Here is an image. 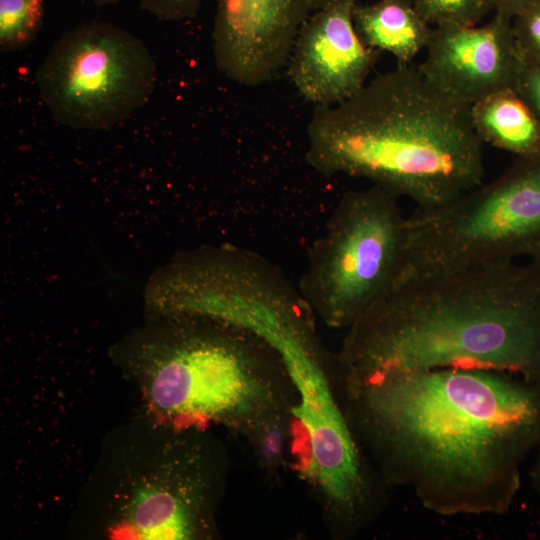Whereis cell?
Segmentation results:
<instances>
[{"instance_id":"obj_18","label":"cell","mask_w":540,"mask_h":540,"mask_svg":"<svg viewBox=\"0 0 540 540\" xmlns=\"http://www.w3.org/2000/svg\"><path fill=\"white\" fill-rule=\"evenodd\" d=\"M515 90L540 120V65L524 61Z\"/></svg>"},{"instance_id":"obj_5","label":"cell","mask_w":540,"mask_h":540,"mask_svg":"<svg viewBox=\"0 0 540 540\" xmlns=\"http://www.w3.org/2000/svg\"><path fill=\"white\" fill-rule=\"evenodd\" d=\"M406 262L414 275L498 261H540V152L517 157L500 176L405 220Z\"/></svg>"},{"instance_id":"obj_1","label":"cell","mask_w":540,"mask_h":540,"mask_svg":"<svg viewBox=\"0 0 540 540\" xmlns=\"http://www.w3.org/2000/svg\"><path fill=\"white\" fill-rule=\"evenodd\" d=\"M347 416L387 484L444 516L503 514L540 447V383L491 369L340 375Z\"/></svg>"},{"instance_id":"obj_20","label":"cell","mask_w":540,"mask_h":540,"mask_svg":"<svg viewBox=\"0 0 540 540\" xmlns=\"http://www.w3.org/2000/svg\"><path fill=\"white\" fill-rule=\"evenodd\" d=\"M531 477L534 487L540 494V454L532 468Z\"/></svg>"},{"instance_id":"obj_19","label":"cell","mask_w":540,"mask_h":540,"mask_svg":"<svg viewBox=\"0 0 540 540\" xmlns=\"http://www.w3.org/2000/svg\"><path fill=\"white\" fill-rule=\"evenodd\" d=\"M495 14L513 20L540 0H491Z\"/></svg>"},{"instance_id":"obj_11","label":"cell","mask_w":540,"mask_h":540,"mask_svg":"<svg viewBox=\"0 0 540 540\" xmlns=\"http://www.w3.org/2000/svg\"><path fill=\"white\" fill-rule=\"evenodd\" d=\"M419 66L450 96L469 104L514 88L524 59L512 20L495 14L483 25L433 27Z\"/></svg>"},{"instance_id":"obj_2","label":"cell","mask_w":540,"mask_h":540,"mask_svg":"<svg viewBox=\"0 0 540 540\" xmlns=\"http://www.w3.org/2000/svg\"><path fill=\"white\" fill-rule=\"evenodd\" d=\"M342 375L479 368L540 383V261L414 275L347 328Z\"/></svg>"},{"instance_id":"obj_9","label":"cell","mask_w":540,"mask_h":540,"mask_svg":"<svg viewBox=\"0 0 540 540\" xmlns=\"http://www.w3.org/2000/svg\"><path fill=\"white\" fill-rule=\"evenodd\" d=\"M309 12L308 0H218L211 35L217 69L244 87L271 82Z\"/></svg>"},{"instance_id":"obj_10","label":"cell","mask_w":540,"mask_h":540,"mask_svg":"<svg viewBox=\"0 0 540 540\" xmlns=\"http://www.w3.org/2000/svg\"><path fill=\"white\" fill-rule=\"evenodd\" d=\"M355 0H332L303 24L288 61L291 83L317 106L343 102L366 83L380 52L368 47L353 22Z\"/></svg>"},{"instance_id":"obj_12","label":"cell","mask_w":540,"mask_h":540,"mask_svg":"<svg viewBox=\"0 0 540 540\" xmlns=\"http://www.w3.org/2000/svg\"><path fill=\"white\" fill-rule=\"evenodd\" d=\"M353 22L361 40L370 48L392 54L399 64H409L426 48L433 26L413 0H378L357 5Z\"/></svg>"},{"instance_id":"obj_22","label":"cell","mask_w":540,"mask_h":540,"mask_svg":"<svg viewBox=\"0 0 540 540\" xmlns=\"http://www.w3.org/2000/svg\"><path fill=\"white\" fill-rule=\"evenodd\" d=\"M90 1L98 7H102V6H107V5H114L123 0H90Z\"/></svg>"},{"instance_id":"obj_14","label":"cell","mask_w":540,"mask_h":540,"mask_svg":"<svg viewBox=\"0 0 540 540\" xmlns=\"http://www.w3.org/2000/svg\"><path fill=\"white\" fill-rule=\"evenodd\" d=\"M45 0H0V51H21L37 38L43 25Z\"/></svg>"},{"instance_id":"obj_3","label":"cell","mask_w":540,"mask_h":540,"mask_svg":"<svg viewBox=\"0 0 540 540\" xmlns=\"http://www.w3.org/2000/svg\"><path fill=\"white\" fill-rule=\"evenodd\" d=\"M470 107L419 66L398 63L343 102L315 107L305 160L325 177L364 178L418 209L436 208L483 183Z\"/></svg>"},{"instance_id":"obj_4","label":"cell","mask_w":540,"mask_h":540,"mask_svg":"<svg viewBox=\"0 0 540 540\" xmlns=\"http://www.w3.org/2000/svg\"><path fill=\"white\" fill-rule=\"evenodd\" d=\"M168 314L171 330L157 350L148 391L173 425L220 424L253 450L297 431V391L274 346L239 323Z\"/></svg>"},{"instance_id":"obj_7","label":"cell","mask_w":540,"mask_h":540,"mask_svg":"<svg viewBox=\"0 0 540 540\" xmlns=\"http://www.w3.org/2000/svg\"><path fill=\"white\" fill-rule=\"evenodd\" d=\"M52 118L73 130H108L130 118L152 96L156 61L130 31L90 21L64 32L35 73Z\"/></svg>"},{"instance_id":"obj_13","label":"cell","mask_w":540,"mask_h":540,"mask_svg":"<svg viewBox=\"0 0 540 540\" xmlns=\"http://www.w3.org/2000/svg\"><path fill=\"white\" fill-rule=\"evenodd\" d=\"M470 113L482 142L517 157L540 152V120L514 88L477 101Z\"/></svg>"},{"instance_id":"obj_17","label":"cell","mask_w":540,"mask_h":540,"mask_svg":"<svg viewBox=\"0 0 540 540\" xmlns=\"http://www.w3.org/2000/svg\"><path fill=\"white\" fill-rule=\"evenodd\" d=\"M203 0H140V8L161 21L180 22L195 18Z\"/></svg>"},{"instance_id":"obj_15","label":"cell","mask_w":540,"mask_h":540,"mask_svg":"<svg viewBox=\"0 0 540 540\" xmlns=\"http://www.w3.org/2000/svg\"><path fill=\"white\" fill-rule=\"evenodd\" d=\"M433 27L477 25L491 10V0H413Z\"/></svg>"},{"instance_id":"obj_21","label":"cell","mask_w":540,"mask_h":540,"mask_svg":"<svg viewBox=\"0 0 540 540\" xmlns=\"http://www.w3.org/2000/svg\"><path fill=\"white\" fill-rule=\"evenodd\" d=\"M332 0H308V8L309 11L315 12L316 10L322 8L327 3H329Z\"/></svg>"},{"instance_id":"obj_8","label":"cell","mask_w":540,"mask_h":540,"mask_svg":"<svg viewBox=\"0 0 540 540\" xmlns=\"http://www.w3.org/2000/svg\"><path fill=\"white\" fill-rule=\"evenodd\" d=\"M179 428L157 472L136 483L122 507L120 535L137 539H207L223 482L221 457L198 427Z\"/></svg>"},{"instance_id":"obj_6","label":"cell","mask_w":540,"mask_h":540,"mask_svg":"<svg viewBox=\"0 0 540 540\" xmlns=\"http://www.w3.org/2000/svg\"><path fill=\"white\" fill-rule=\"evenodd\" d=\"M405 220L398 197L375 185L340 197L297 283L319 321L347 329L400 283Z\"/></svg>"},{"instance_id":"obj_16","label":"cell","mask_w":540,"mask_h":540,"mask_svg":"<svg viewBox=\"0 0 540 540\" xmlns=\"http://www.w3.org/2000/svg\"><path fill=\"white\" fill-rule=\"evenodd\" d=\"M512 26L524 61L540 65V1L516 16Z\"/></svg>"}]
</instances>
